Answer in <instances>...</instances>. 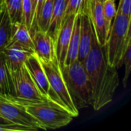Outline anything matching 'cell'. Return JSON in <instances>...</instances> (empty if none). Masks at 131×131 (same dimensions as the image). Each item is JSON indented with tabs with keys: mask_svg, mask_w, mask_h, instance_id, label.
<instances>
[{
	"mask_svg": "<svg viewBox=\"0 0 131 131\" xmlns=\"http://www.w3.org/2000/svg\"><path fill=\"white\" fill-rule=\"evenodd\" d=\"M82 64L91 88V106L95 111H99L112 101L120 80L117 68L107 63L104 48L98 44L95 35Z\"/></svg>",
	"mask_w": 131,
	"mask_h": 131,
	"instance_id": "cell-1",
	"label": "cell"
},
{
	"mask_svg": "<svg viewBox=\"0 0 131 131\" xmlns=\"http://www.w3.org/2000/svg\"><path fill=\"white\" fill-rule=\"evenodd\" d=\"M12 99L20 104L35 119L41 124L45 130L58 129L68 125L74 117L68 110L60 104L51 101H31L17 98Z\"/></svg>",
	"mask_w": 131,
	"mask_h": 131,
	"instance_id": "cell-2",
	"label": "cell"
},
{
	"mask_svg": "<svg viewBox=\"0 0 131 131\" xmlns=\"http://www.w3.org/2000/svg\"><path fill=\"white\" fill-rule=\"evenodd\" d=\"M131 18L117 12L112 22L107 42L103 48L107 63L112 67H121L127 48L131 43Z\"/></svg>",
	"mask_w": 131,
	"mask_h": 131,
	"instance_id": "cell-3",
	"label": "cell"
},
{
	"mask_svg": "<svg viewBox=\"0 0 131 131\" xmlns=\"http://www.w3.org/2000/svg\"><path fill=\"white\" fill-rule=\"evenodd\" d=\"M61 71L70 96L77 109L91 106V88L82 63L76 60L71 64L63 66Z\"/></svg>",
	"mask_w": 131,
	"mask_h": 131,
	"instance_id": "cell-4",
	"label": "cell"
},
{
	"mask_svg": "<svg viewBox=\"0 0 131 131\" xmlns=\"http://www.w3.org/2000/svg\"><path fill=\"white\" fill-rule=\"evenodd\" d=\"M40 61L48 78L52 92L53 101L64 107L74 117H78V110L75 107L70 96L64 76L62 74L61 68L57 60V58L55 57L53 60L48 61Z\"/></svg>",
	"mask_w": 131,
	"mask_h": 131,
	"instance_id": "cell-5",
	"label": "cell"
},
{
	"mask_svg": "<svg viewBox=\"0 0 131 131\" xmlns=\"http://www.w3.org/2000/svg\"><path fill=\"white\" fill-rule=\"evenodd\" d=\"M12 96L31 101H48L41 93L25 64L15 71H8Z\"/></svg>",
	"mask_w": 131,
	"mask_h": 131,
	"instance_id": "cell-6",
	"label": "cell"
},
{
	"mask_svg": "<svg viewBox=\"0 0 131 131\" xmlns=\"http://www.w3.org/2000/svg\"><path fill=\"white\" fill-rule=\"evenodd\" d=\"M0 117L10 123L23 125L33 130H45L40 122L12 99V95L3 96L0 94Z\"/></svg>",
	"mask_w": 131,
	"mask_h": 131,
	"instance_id": "cell-7",
	"label": "cell"
},
{
	"mask_svg": "<svg viewBox=\"0 0 131 131\" xmlns=\"http://www.w3.org/2000/svg\"><path fill=\"white\" fill-rule=\"evenodd\" d=\"M25 66L31 74L42 95L48 100L53 101L52 92L43 66L35 54H32L25 62ZM55 103V102H54Z\"/></svg>",
	"mask_w": 131,
	"mask_h": 131,
	"instance_id": "cell-8",
	"label": "cell"
},
{
	"mask_svg": "<svg viewBox=\"0 0 131 131\" xmlns=\"http://www.w3.org/2000/svg\"><path fill=\"white\" fill-rule=\"evenodd\" d=\"M88 16L91 19L96 39L100 46L104 48L107 42L109 32L104 16L103 2L101 0L92 1Z\"/></svg>",
	"mask_w": 131,
	"mask_h": 131,
	"instance_id": "cell-9",
	"label": "cell"
},
{
	"mask_svg": "<svg viewBox=\"0 0 131 131\" xmlns=\"http://www.w3.org/2000/svg\"><path fill=\"white\" fill-rule=\"evenodd\" d=\"M76 15H69L65 17L61 28L58 35L57 39L54 42V51L57 60L62 68L64 64L67 51L72 34L74 22Z\"/></svg>",
	"mask_w": 131,
	"mask_h": 131,
	"instance_id": "cell-10",
	"label": "cell"
},
{
	"mask_svg": "<svg viewBox=\"0 0 131 131\" xmlns=\"http://www.w3.org/2000/svg\"><path fill=\"white\" fill-rule=\"evenodd\" d=\"M31 39L35 54L40 61H48L56 57L54 43L47 31L36 29L31 34Z\"/></svg>",
	"mask_w": 131,
	"mask_h": 131,
	"instance_id": "cell-11",
	"label": "cell"
},
{
	"mask_svg": "<svg viewBox=\"0 0 131 131\" xmlns=\"http://www.w3.org/2000/svg\"><path fill=\"white\" fill-rule=\"evenodd\" d=\"M94 37V29L89 16L86 14L80 15V42L78 60L83 62L89 53Z\"/></svg>",
	"mask_w": 131,
	"mask_h": 131,
	"instance_id": "cell-12",
	"label": "cell"
},
{
	"mask_svg": "<svg viewBox=\"0 0 131 131\" xmlns=\"http://www.w3.org/2000/svg\"><path fill=\"white\" fill-rule=\"evenodd\" d=\"M12 45L21 48L35 54L31 33L22 22L12 24V35L7 46Z\"/></svg>",
	"mask_w": 131,
	"mask_h": 131,
	"instance_id": "cell-13",
	"label": "cell"
},
{
	"mask_svg": "<svg viewBox=\"0 0 131 131\" xmlns=\"http://www.w3.org/2000/svg\"><path fill=\"white\" fill-rule=\"evenodd\" d=\"M8 71H15L22 67L33 54L17 46H6L2 51Z\"/></svg>",
	"mask_w": 131,
	"mask_h": 131,
	"instance_id": "cell-14",
	"label": "cell"
},
{
	"mask_svg": "<svg viewBox=\"0 0 131 131\" xmlns=\"http://www.w3.org/2000/svg\"><path fill=\"white\" fill-rule=\"evenodd\" d=\"M68 0H54L53 6L52 17L48 30V35L52 38L54 43L55 42L59 31L61 28L63 21L65 18V12Z\"/></svg>",
	"mask_w": 131,
	"mask_h": 131,
	"instance_id": "cell-15",
	"label": "cell"
},
{
	"mask_svg": "<svg viewBox=\"0 0 131 131\" xmlns=\"http://www.w3.org/2000/svg\"><path fill=\"white\" fill-rule=\"evenodd\" d=\"M79 42H80V15H76L64 66L71 64V63L78 60Z\"/></svg>",
	"mask_w": 131,
	"mask_h": 131,
	"instance_id": "cell-16",
	"label": "cell"
},
{
	"mask_svg": "<svg viewBox=\"0 0 131 131\" xmlns=\"http://www.w3.org/2000/svg\"><path fill=\"white\" fill-rule=\"evenodd\" d=\"M12 35V22L4 0L0 6V52L7 46Z\"/></svg>",
	"mask_w": 131,
	"mask_h": 131,
	"instance_id": "cell-17",
	"label": "cell"
},
{
	"mask_svg": "<svg viewBox=\"0 0 131 131\" xmlns=\"http://www.w3.org/2000/svg\"><path fill=\"white\" fill-rule=\"evenodd\" d=\"M54 0H45L39 12L35 22V30L38 29L43 31H48L53 12Z\"/></svg>",
	"mask_w": 131,
	"mask_h": 131,
	"instance_id": "cell-18",
	"label": "cell"
},
{
	"mask_svg": "<svg viewBox=\"0 0 131 131\" xmlns=\"http://www.w3.org/2000/svg\"><path fill=\"white\" fill-rule=\"evenodd\" d=\"M0 94L3 96L12 95L8 72L2 52H0Z\"/></svg>",
	"mask_w": 131,
	"mask_h": 131,
	"instance_id": "cell-19",
	"label": "cell"
},
{
	"mask_svg": "<svg viewBox=\"0 0 131 131\" xmlns=\"http://www.w3.org/2000/svg\"><path fill=\"white\" fill-rule=\"evenodd\" d=\"M12 24L21 22L22 0H4Z\"/></svg>",
	"mask_w": 131,
	"mask_h": 131,
	"instance_id": "cell-20",
	"label": "cell"
},
{
	"mask_svg": "<svg viewBox=\"0 0 131 131\" xmlns=\"http://www.w3.org/2000/svg\"><path fill=\"white\" fill-rule=\"evenodd\" d=\"M21 22L29 30L31 35L33 30L34 14L31 0H22L21 7Z\"/></svg>",
	"mask_w": 131,
	"mask_h": 131,
	"instance_id": "cell-21",
	"label": "cell"
},
{
	"mask_svg": "<svg viewBox=\"0 0 131 131\" xmlns=\"http://www.w3.org/2000/svg\"><path fill=\"white\" fill-rule=\"evenodd\" d=\"M84 14L87 15V0H68L65 17Z\"/></svg>",
	"mask_w": 131,
	"mask_h": 131,
	"instance_id": "cell-22",
	"label": "cell"
},
{
	"mask_svg": "<svg viewBox=\"0 0 131 131\" xmlns=\"http://www.w3.org/2000/svg\"><path fill=\"white\" fill-rule=\"evenodd\" d=\"M103 12L107 23V28L108 32L110 31L112 22L117 14V8L115 6V2L113 0H106L103 2Z\"/></svg>",
	"mask_w": 131,
	"mask_h": 131,
	"instance_id": "cell-23",
	"label": "cell"
},
{
	"mask_svg": "<svg viewBox=\"0 0 131 131\" xmlns=\"http://www.w3.org/2000/svg\"><path fill=\"white\" fill-rule=\"evenodd\" d=\"M123 64L125 66V73L122 82H123L124 88H126L131 71V43L128 45L127 48L126 52L123 58Z\"/></svg>",
	"mask_w": 131,
	"mask_h": 131,
	"instance_id": "cell-24",
	"label": "cell"
},
{
	"mask_svg": "<svg viewBox=\"0 0 131 131\" xmlns=\"http://www.w3.org/2000/svg\"><path fill=\"white\" fill-rule=\"evenodd\" d=\"M31 128L16 124H0V131H31Z\"/></svg>",
	"mask_w": 131,
	"mask_h": 131,
	"instance_id": "cell-25",
	"label": "cell"
},
{
	"mask_svg": "<svg viewBox=\"0 0 131 131\" xmlns=\"http://www.w3.org/2000/svg\"><path fill=\"white\" fill-rule=\"evenodd\" d=\"M117 12L131 18V0H120Z\"/></svg>",
	"mask_w": 131,
	"mask_h": 131,
	"instance_id": "cell-26",
	"label": "cell"
},
{
	"mask_svg": "<svg viewBox=\"0 0 131 131\" xmlns=\"http://www.w3.org/2000/svg\"><path fill=\"white\" fill-rule=\"evenodd\" d=\"M93 0H87V15H88L89 12H90V8L91 6V3H92Z\"/></svg>",
	"mask_w": 131,
	"mask_h": 131,
	"instance_id": "cell-27",
	"label": "cell"
},
{
	"mask_svg": "<svg viewBox=\"0 0 131 131\" xmlns=\"http://www.w3.org/2000/svg\"><path fill=\"white\" fill-rule=\"evenodd\" d=\"M0 124H10V122L0 117Z\"/></svg>",
	"mask_w": 131,
	"mask_h": 131,
	"instance_id": "cell-28",
	"label": "cell"
},
{
	"mask_svg": "<svg viewBox=\"0 0 131 131\" xmlns=\"http://www.w3.org/2000/svg\"><path fill=\"white\" fill-rule=\"evenodd\" d=\"M105 1H106V0H101V2H105Z\"/></svg>",
	"mask_w": 131,
	"mask_h": 131,
	"instance_id": "cell-29",
	"label": "cell"
}]
</instances>
